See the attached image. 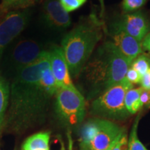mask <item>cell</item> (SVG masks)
<instances>
[{"instance_id":"6da1fadb","label":"cell","mask_w":150,"mask_h":150,"mask_svg":"<svg viewBox=\"0 0 150 150\" xmlns=\"http://www.w3.org/2000/svg\"><path fill=\"white\" fill-rule=\"evenodd\" d=\"M58 88L47 50L36 61L17 73L9 83L4 129L22 134L44 122L50 99Z\"/></svg>"},{"instance_id":"7a4b0ae2","label":"cell","mask_w":150,"mask_h":150,"mask_svg":"<svg viewBox=\"0 0 150 150\" xmlns=\"http://www.w3.org/2000/svg\"><path fill=\"white\" fill-rule=\"evenodd\" d=\"M131 64L113 42L108 41L99 46L91 56L81 74L93 92L101 94L122 81Z\"/></svg>"},{"instance_id":"3957f363","label":"cell","mask_w":150,"mask_h":150,"mask_svg":"<svg viewBox=\"0 0 150 150\" xmlns=\"http://www.w3.org/2000/svg\"><path fill=\"white\" fill-rule=\"evenodd\" d=\"M102 37V26L95 16L81 22L65 35L61 47L72 78L80 76Z\"/></svg>"},{"instance_id":"277c9868","label":"cell","mask_w":150,"mask_h":150,"mask_svg":"<svg viewBox=\"0 0 150 150\" xmlns=\"http://www.w3.org/2000/svg\"><path fill=\"white\" fill-rule=\"evenodd\" d=\"M133 84L125 78L122 81L102 92L91 104V112L109 120H125L131 115L125 107L127 92Z\"/></svg>"},{"instance_id":"5b68a950","label":"cell","mask_w":150,"mask_h":150,"mask_svg":"<svg viewBox=\"0 0 150 150\" xmlns=\"http://www.w3.org/2000/svg\"><path fill=\"white\" fill-rule=\"evenodd\" d=\"M125 131L117 123L96 117L83 124L81 129L80 147L91 150H105L115 141Z\"/></svg>"},{"instance_id":"8992f818","label":"cell","mask_w":150,"mask_h":150,"mask_svg":"<svg viewBox=\"0 0 150 150\" xmlns=\"http://www.w3.org/2000/svg\"><path fill=\"white\" fill-rule=\"evenodd\" d=\"M15 40L3 56L1 66L6 74L13 77L20 70L37 61L47 50L42 43L31 38Z\"/></svg>"},{"instance_id":"52a82bcc","label":"cell","mask_w":150,"mask_h":150,"mask_svg":"<svg viewBox=\"0 0 150 150\" xmlns=\"http://www.w3.org/2000/svg\"><path fill=\"white\" fill-rule=\"evenodd\" d=\"M55 113L61 123L66 127L81 125L86 116L85 99L79 90L59 88L55 94Z\"/></svg>"},{"instance_id":"ba28073f","label":"cell","mask_w":150,"mask_h":150,"mask_svg":"<svg viewBox=\"0 0 150 150\" xmlns=\"http://www.w3.org/2000/svg\"><path fill=\"white\" fill-rule=\"evenodd\" d=\"M30 18L27 8L9 11L0 18V67L6 50L27 27Z\"/></svg>"},{"instance_id":"9c48e42d","label":"cell","mask_w":150,"mask_h":150,"mask_svg":"<svg viewBox=\"0 0 150 150\" xmlns=\"http://www.w3.org/2000/svg\"><path fill=\"white\" fill-rule=\"evenodd\" d=\"M114 29L123 31L142 42L150 32V17L142 11L128 13L112 25Z\"/></svg>"},{"instance_id":"30bf717a","label":"cell","mask_w":150,"mask_h":150,"mask_svg":"<svg viewBox=\"0 0 150 150\" xmlns=\"http://www.w3.org/2000/svg\"><path fill=\"white\" fill-rule=\"evenodd\" d=\"M50 69L59 88H75L66 60L61 47L54 45L48 50Z\"/></svg>"},{"instance_id":"8fae6325","label":"cell","mask_w":150,"mask_h":150,"mask_svg":"<svg viewBox=\"0 0 150 150\" xmlns=\"http://www.w3.org/2000/svg\"><path fill=\"white\" fill-rule=\"evenodd\" d=\"M42 19L49 27L63 30L70 26L71 18L63 8L59 0H46L42 6Z\"/></svg>"},{"instance_id":"7c38bea8","label":"cell","mask_w":150,"mask_h":150,"mask_svg":"<svg viewBox=\"0 0 150 150\" xmlns=\"http://www.w3.org/2000/svg\"><path fill=\"white\" fill-rule=\"evenodd\" d=\"M111 38L113 44L131 63L138 56L144 54L142 42L136 40L123 31L112 28Z\"/></svg>"},{"instance_id":"4fadbf2b","label":"cell","mask_w":150,"mask_h":150,"mask_svg":"<svg viewBox=\"0 0 150 150\" xmlns=\"http://www.w3.org/2000/svg\"><path fill=\"white\" fill-rule=\"evenodd\" d=\"M9 83L6 78L0 74V134L4 129L8 106Z\"/></svg>"},{"instance_id":"5bb4252c","label":"cell","mask_w":150,"mask_h":150,"mask_svg":"<svg viewBox=\"0 0 150 150\" xmlns=\"http://www.w3.org/2000/svg\"><path fill=\"white\" fill-rule=\"evenodd\" d=\"M50 137L49 132H41L32 135L24 142L22 146V150L50 148Z\"/></svg>"},{"instance_id":"9a60e30c","label":"cell","mask_w":150,"mask_h":150,"mask_svg":"<svg viewBox=\"0 0 150 150\" xmlns=\"http://www.w3.org/2000/svg\"><path fill=\"white\" fill-rule=\"evenodd\" d=\"M142 90L143 89L141 87L136 88H131L127 92L125 104V107L130 115H134L142 108L140 104V97Z\"/></svg>"},{"instance_id":"2e32d148","label":"cell","mask_w":150,"mask_h":150,"mask_svg":"<svg viewBox=\"0 0 150 150\" xmlns=\"http://www.w3.org/2000/svg\"><path fill=\"white\" fill-rule=\"evenodd\" d=\"M33 4V0H1L0 4V18L9 11L27 8Z\"/></svg>"},{"instance_id":"e0dca14e","label":"cell","mask_w":150,"mask_h":150,"mask_svg":"<svg viewBox=\"0 0 150 150\" xmlns=\"http://www.w3.org/2000/svg\"><path fill=\"white\" fill-rule=\"evenodd\" d=\"M140 115H137L128 138V150H148L138 137V127Z\"/></svg>"},{"instance_id":"ac0fdd59","label":"cell","mask_w":150,"mask_h":150,"mask_svg":"<svg viewBox=\"0 0 150 150\" xmlns=\"http://www.w3.org/2000/svg\"><path fill=\"white\" fill-rule=\"evenodd\" d=\"M136 72H138L142 76L150 68V61L148 55L145 54H140L134 59L131 63V66Z\"/></svg>"},{"instance_id":"d6986e66","label":"cell","mask_w":150,"mask_h":150,"mask_svg":"<svg viewBox=\"0 0 150 150\" xmlns=\"http://www.w3.org/2000/svg\"><path fill=\"white\" fill-rule=\"evenodd\" d=\"M148 0H123L122 6L125 12L132 13L139 11L142 8Z\"/></svg>"},{"instance_id":"ffe728a7","label":"cell","mask_w":150,"mask_h":150,"mask_svg":"<svg viewBox=\"0 0 150 150\" xmlns=\"http://www.w3.org/2000/svg\"><path fill=\"white\" fill-rule=\"evenodd\" d=\"M63 8L67 13L77 10L85 4L87 0H59Z\"/></svg>"},{"instance_id":"44dd1931","label":"cell","mask_w":150,"mask_h":150,"mask_svg":"<svg viewBox=\"0 0 150 150\" xmlns=\"http://www.w3.org/2000/svg\"><path fill=\"white\" fill-rule=\"evenodd\" d=\"M112 150H128V138L125 130L118 138Z\"/></svg>"},{"instance_id":"7402d4cb","label":"cell","mask_w":150,"mask_h":150,"mask_svg":"<svg viewBox=\"0 0 150 150\" xmlns=\"http://www.w3.org/2000/svg\"><path fill=\"white\" fill-rule=\"evenodd\" d=\"M125 78L131 84H138L140 83L142 79V76L138 72L131 68L130 67L127 70Z\"/></svg>"},{"instance_id":"603a6c76","label":"cell","mask_w":150,"mask_h":150,"mask_svg":"<svg viewBox=\"0 0 150 150\" xmlns=\"http://www.w3.org/2000/svg\"><path fill=\"white\" fill-rule=\"evenodd\" d=\"M140 104L141 108L142 106L147 105L148 106L150 105V91L147 90H142L140 97Z\"/></svg>"},{"instance_id":"cb8c5ba5","label":"cell","mask_w":150,"mask_h":150,"mask_svg":"<svg viewBox=\"0 0 150 150\" xmlns=\"http://www.w3.org/2000/svg\"><path fill=\"white\" fill-rule=\"evenodd\" d=\"M140 85H141V88L143 90L150 91V68L142 76Z\"/></svg>"},{"instance_id":"d4e9b609","label":"cell","mask_w":150,"mask_h":150,"mask_svg":"<svg viewBox=\"0 0 150 150\" xmlns=\"http://www.w3.org/2000/svg\"><path fill=\"white\" fill-rule=\"evenodd\" d=\"M142 47L144 52L146 51L150 54V32L142 40Z\"/></svg>"},{"instance_id":"484cf974","label":"cell","mask_w":150,"mask_h":150,"mask_svg":"<svg viewBox=\"0 0 150 150\" xmlns=\"http://www.w3.org/2000/svg\"><path fill=\"white\" fill-rule=\"evenodd\" d=\"M70 149L69 150H73L72 149V141H71V138L70 137ZM61 150H65V146L63 145V142H61Z\"/></svg>"},{"instance_id":"4316f807","label":"cell","mask_w":150,"mask_h":150,"mask_svg":"<svg viewBox=\"0 0 150 150\" xmlns=\"http://www.w3.org/2000/svg\"><path fill=\"white\" fill-rule=\"evenodd\" d=\"M117 139H118V138H117ZM117 140H115V142H113V143H112V145L110 146V147H108L107 148V149H105V150H112V147H113V146H114V145H115V142H116V141H117Z\"/></svg>"},{"instance_id":"83f0119b","label":"cell","mask_w":150,"mask_h":150,"mask_svg":"<svg viewBox=\"0 0 150 150\" xmlns=\"http://www.w3.org/2000/svg\"><path fill=\"white\" fill-rule=\"evenodd\" d=\"M31 150H50V148H46V149H34Z\"/></svg>"},{"instance_id":"f1b7e54d","label":"cell","mask_w":150,"mask_h":150,"mask_svg":"<svg viewBox=\"0 0 150 150\" xmlns=\"http://www.w3.org/2000/svg\"><path fill=\"white\" fill-rule=\"evenodd\" d=\"M80 150H91V149H87V148H81Z\"/></svg>"},{"instance_id":"f546056e","label":"cell","mask_w":150,"mask_h":150,"mask_svg":"<svg viewBox=\"0 0 150 150\" xmlns=\"http://www.w3.org/2000/svg\"><path fill=\"white\" fill-rule=\"evenodd\" d=\"M39 1V0H33V4H34V3L36 2V1Z\"/></svg>"},{"instance_id":"4dcf8cb0","label":"cell","mask_w":150,"mask_h":150,"mask_svg":"<svg viewBox=\"0 0 150 150\" xmlns=\"http://www.w3.org/2000/svg\"><path fill=\"white\" fill-rule=\"evenodd\" d=\"M148 56H149V61H150V54H149V55H148Z\"/></svg>"},{"instance_id":"1f68e13d","label":"cell","mask_w":150,"mask_h":150,"mask_svg":"<svg viewBox=\"0 0 150 150\" xmlns=\"http://www.w3.org/2000/svg\"><path fill=\"white\" fill-rule=\"evenodd\" d=\"M147 108H150V105H149V106H148V107H147Z\"/></svg>"}]
</instances>
